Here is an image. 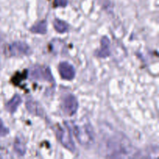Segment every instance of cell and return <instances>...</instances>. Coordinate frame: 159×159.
Returning a JSON list of instances; mask_svg holds the SVG:
<instances>
[{"label":"cell","instance_id":"obj_9","mask_svg":"<svg viewBox=\"0 0 159 159\" xmlns=\"http://www.w3.org/2000/svg\"><path fill=\"white\" fill-rule=\"evenodd\" d=\"M26 107H27L28 111L32 114L36 115V116H41L43 113V110H42L41 107L39 106L37 102L34 100H27L26 103Z\"/></svg>","mask_w":159,"mask_h":159},{"label":"cell","instance_id":"obj_14","mask_svg":"<svg viewBox=\"0 0 159 159\" xmlns=\"http://www.w3.org/2000/svg\"><path fill=\"white\" fill-rule=\"evenodd\" d=\"M26 75H27V73L26 72L23 73V74H20V77H19L18 74H16V75L12 78V79H12V82H13L14 84H16V85H17V84L20 83L23 79H24L26 77Z\"/></svg>","mask_w":159,"mask_h":159},{"label":"cell","instance_id":"obj_3","mask_svg":"<svg viewBox=\"0 0 159 159\" xmlns=\"http://www.w3.org/2000/svg\"><path fill=\"white\" fill-rule=\"evenodd\" d=\"M56 135H57L58 141H60V143L64 147L66 148L68 150L71 151V152H74L75 148V144L72 141V138H71V134L68 131V128L65 129L59 127L56 131Z\"/></svg>","mask_w":159,"mask_h":159},{"label":"cell","instance_id":"obj_6","mask_svg":"<svg viewBox=\"0 0 159 159\" xmlns=\"http://www.w3.org/2000/svg\"><path fill=\"white\" fill-rule=\"evenodd\" d=\"M30 48L23 42H15L10 44L8 48V53L9 56H23L29 54Z\"/></svg>","mask_w":159,"mask_h":159},{"label":"cell","instance_id":"obj_8","mask_svg":"<svg viewBox=\"0 0 159 159\" xmlns=\"http://www.w3.org/2000/svg\"><path fill=\"white\" fill-rule=\"evenodd\" d=\"M110 54V40L107 37H103L101 40V48L96 51L98 57H107Z\"/></svg>","mask_w":159,"mask_h":159},{"label":"cell","instance_id":"obj_11","mask_svg":"<svg viewBox=\"0 0 159 159\" xmlns=\"http://www.w3.org/2000/svg\"><path fill=\"white\" fill-rule=\"evenodd\" d=\"M30 31L34 34H45L47 33V22L45 20L38 22L30 28Z\"/></svg>","mask_w":159,"mask_h":159},{"label":"cell","instance_id":"obj_15","mask_svg":"<svg viewBox=\"0 0 159 159\" xmlns=\"http://www.w3.org/2000/svg\"><path fill=\"white\" fill-rule=\"evenodd\" d=\"M9 129L6 128V127H5L2 121V120L0 119V136L1 137L6 136V135H7L8 134H9Z\"/></svg>","mask_w":159,"mask_h":159},{"label":"cell","instance_id":"obj_2","mask_svg":"<svg viewBox=\"0 0 159 159\" xmlns=\"http://www.w3.org/2000/svg\"><path fill=\"white\" fill-rule=\"evenodd\" d=\"M107 148L110 150V152L113 154L112 157H116V155L119 154L120 157H123L122 155L124 154L125 156H128V154L132 152V147L130 146V143L127 140L122 139V136L120 135L119 137H115L112 139L109 140ZM129 157V156H128Z\"/></svg>","mask_w":159,"mask_h":159},{"label":"cell","instance_id":"obj_10","mask_svg":"<svg viewBox=\"0 0 159 159\" xmlns=\"http://www.w3.org/2000/svg\"><path fill=\"white\" fill-rule=\"evenodd\" d=\"M22 102L21 97H20L19 95H16V96H13L12 99L10 101L7 102V104L6 105V110H8L10 113H13L16 110H17L19 106L20 105Z\"/></svg>","mask_w":159,"mask_h":159},{"label":"cell","instance_id":"obj_13","mask_svg":"<svg viewBox=\"0 0 159 159\" xmlns=\"http://www.w3.org/2000/svg\"><path fill=\"white\" fill-rule=\"evenodd\" d=\"M14 150L20 155H23L26 152V148L22 141H20V140H16L14 144Z\"/></svg>","mask_w":159,"mask_h":159},{"label":"cell","instance_id":"obj_1","mask_svg":"<svg viewBox=\"0 0 159 159\" xmlns=\"http://www.w3.org/2000/svg\"><path fill=\"white\" fill-rule=\"evenodd\" d=\"M68 129H71L73 134L82 145H90L94 141V133L92 127L89 124H85L79 127L73 123H65Z\"/></svg>","mask_w":159,"mask_h":159},{"label":"cell","instance_id":"obj_5","mask_svg":"<svg viewBox=\"0 0 159 159\" xmlns=\"http://www.w3.org/2000/svg\"><path fill=\"white\" fill-rule=\"evenodd\" d=\"M31 75L33 78L40 80L48 81V82H53L54 79L51 75V70L48 67L44 66H36L32 68Z\"/></svg>","mask_w":159,"mask_h":159},{"label":"cell","instance_id":"obj_4","mask_svg":"<svg viewBox=\"0 0 159 159\" xmlns=\"http://www.w3.org/2000/svg\"><path fill=\"white\" fill-rule=\"evenodd\" d=\"M78 107H79V103H78L77 99L72 95H67L62 99V110L68 116H70L74 115L77 111Z\"/></svg>","mask_w":159,"mask_h":159},{"label":"cell","instance_id":"obj_7","mask_svg":"<svg viewBox=\"0 0 159 159\" xmlns=\"http://www.w3.org/2000/svg\"><path fill=\"white\" fill-rule=\"evenodd\" d=\"M58 70L59 74L63 79L71 80L74 79L75 75V71L74 67L68 62L63 61L60 63Z\"/></svg>","mask_w":159,"mask_h":159},{"label":"cell","instance_id":"obj_16","mask_svg":"<svg viewBox=\"0 0 159 159\" xmlns=\"http://www.w3.org/2000/svg\"><path fill=\"white\" fill-rule=\"evenodd\" d=\"M68 4V0H54V7H65Z\"/></svg>","mask_w":159,"mask_h":159},{"label":"cell","instance_id":"obj_12","mask_svg":"<svg viewBox=\"0 0 159 159\" xmlns=\"http://www.w3.org/2000/svg\"><path fill=\"white\" fill-rule=\"evenodd\" d=\"M54 26L57 32L61 33V34L68 31V24L65 21H62L58 19H55V20L54 21Z\"/></svg>","mask_w":159,"mask_h":159}]
</instances>
